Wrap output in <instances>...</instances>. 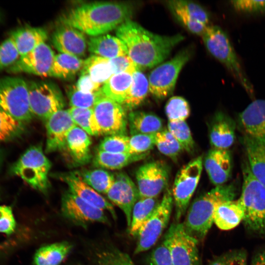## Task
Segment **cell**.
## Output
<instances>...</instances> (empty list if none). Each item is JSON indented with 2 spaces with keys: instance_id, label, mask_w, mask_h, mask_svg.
I'll list each match as a JSON object with an SVG mask.
<instances>
[{
  "instance_id": "603a6c76",
  "label": "cell",
  "mask_w": 265,
  "mask_h": 265,
  "mask_svg": "<svg viewBox=\"0 0 265 265\" xmlns=\"http://www.w3.org/2000/svg\"><path fill=\"white\" fill-rule=\"evenodd\" d=\"M234 121L223 112L215 114L210 131V141L212 148L228 150L235 140Z\"/></svg>"
},
{
  "instance_id": "8992f818",
  "label": "cell",
  "mask_w": 265,
  "mask_h": 265,
  "mask_svg": "<svg viewBox=\"0 0 265 265\" xmlns=\"http://www.w3.org/2000/svg\"><path fill=\"white\" fill-rule=\"evenodd\" d=\"M52 166L40 145L27 149L11 165L10 173L20 178L33 188L42 193L50 186L49 173Z\"/></svg>"
},
{
  "instance_id": "d590c367",
  "label": "cell",
  "mask_w": 265,
  "mask_h": 265,
  "mask_svg": "<svg viewBox=\"0 0 265 265\" xmlns=\"http://www.w3.org/2000/svg\"><path fill=\"white\" fill-rule=\"evenodd\" d=\"M84 60L68 54L59 53L55 55L50 76L69 79L81 70Z\"/></svg>"
},
{
  "instance_id": "f35d334b",
  "label": "cell",
  "mask_w": 265,
  "mask_h": 265,
  "mask_svg": "<svg viewBox=\"0 0 265 265\" xmlns=\"http://www.w3.org/2000/svg\"><path fill=\"white\" fill-rule=\"evenodd\" d=\"M24 126L0 107V142L19 137L24 130Z\"/></svg>"
},
{
  "instance_id": "f5cc1de1",
  "label": "cell",
  "mask_w": 265,
  "mask_h": 265,
  "mask_svg": "<svg viewBox=\"0 0 265 265\" xmlns=\"http://www.w3.org/2000/svg\"><path fill=\"white\" fill-rule=\"evenodd\" d=\"M16 224L12 208L8 206L0 205V233L11 234L15 229Z\"/></svg>"
},
{
  "instance_id": "9a60e30c",
  "label": "cell",
  "mask_w": 265,
  "mask_h": 265,
  "mask_svg": "<svg viewBox=\"0 0 265 265\" xmlns=\"http://www.w3.org/2000/svg\"><path fill=\"white\" fill-rule=\"evenodd\" d=\"M61 210L64 217L81 226L93 222L108 223L104 210L83 200L69 191L61 199Z\"/></svg>"
},
{
  "instance_id": "3957f363",
  "label": "cell",
  "mask_w": 265,
  "mask_h": 265,
  "mask_svg": "<svg viewBox=\"0 0 265 265\" xmlns=\"http://www.w3.org/2000/svg\"><path fill=\"white\" fill-rule=\"evenodd\" d=\"M236 187L233 184L215 186L191 204L183 223L186 232L198 241L204 239L213 223L216 208L221 203L234 200Z\"/></svg>"
},
{
  "instance_id": "74e56055",
  "label": "cell",
  "mask_w": 265,
  "mask_h": 265,
  "mask_svg": "<svg viewBox=\"0 0 265 265\" xmlns=\"http://www.w3.org/2000/svg\"><path fill=\"white\" fill-rule=\"evenodd\" d=\"M67 110L76 126L90 136L101 135L93 108L70 107Z\"/></svg>"
},
{
  "instance_id": "c3c4849f",
  "label": "cell",
  "mask_w": 265,
  "mask_h": 265,
  "mask_svg": "<svg viewBox=\"0 0 265 265\" xmlns=\"http://www.w3.org/2000/svg\"><path fill=\"white\" fill-rule=\"evenodd\" d=\"M167 4L176 18L191 32L201 35L208 26L192 19L184 11L174 4L171 0Z\"/></svg>"
},
{
  "instance_id": "f6af8a7d",
  "label": "cell",
  "mask_w": 265,
  "mask_h": 265,
  "mask_svg": "<svg viewBox=\"0 0 265 265\" xmlns=\"http://www.w3.org/2000/svg\"><path fill=\"white\" fill-rule=\"evenodd\" d=\"M129 138L126 134L107 135L100 142L98 150L112 153H129Z\"/></svg>"
},
{
  "instance_id": "2e32d148",
  "label": "cell",
  "mask_w": 265,
  "mask_h": 265,
  "mask_svg": "<svg viewBox=\"0 0 265 265\" xmlns=\"http://www.w3.org/2000/svg\"><path fill=\"white\" fill-rule=\"evenodd\" d=\"M54 57L53 50L43 42L27 54L20 57L6 71L12 74L26 73L39 76H50Z\"/></svg>"
},
{
  "instance_id": "ab89813d",
  "label": "cell",
  "mask_w": 265,
  "mask_h": 265,
  "mask_svg": "<svg viewBox=\"0 0 265 265\" xmlns=\"http://www.w3.org/2000/svg\"><path fill=\"white\" fill-rule=\"evenodd\" d=\"M165 111L168 122L186 121L190 115V109L187 101L180 96H173L167 101Z\"/></svg>"
},
{
  "instance_id": "6da1fadb",
  "label": "cell",
  "mask_w": 265,
  "mask_h": 265,
  "mask_svg": "<svg viewBox=\"0 0 265 265\" xmlns=\"http://www.w3.org/2000/svg\"><path fill=\"white\" fill-rule=\"evenodd\" d=\"M116 34L126 45L128 55L140 70L153 68L162 62L184 39L179 34H155L131 19L120 25Z\"/></svg>"
},
{
  "instance_id": "681fc988",
  "label": "cell",
  "mask_w": 265,
  "mask_h": 265,
  "mask_svg": "<svg viewBox=\"0 0 265 265\" xmlns=\"http://www.w3.org/2000/svg\"><path fill=\"white\" fill-rule=\"evenodd\" d=\"M171 1L184 11L193 20L208 26L209 21L208 14L199 4L187 0H174Z\"/></svg>"
},
{
  "instance_id": "9f6ffc18",
  "label": "cell",
  "mask_w": 265,
  "mask_h": 265,
  "mask_svg": "<svg viewBox=\"0 0 265 265\" xmlns=\"http://www.w3.org/2000/svg\"><path fill=\"white\" fill-rule=\"evenodd\" d=\"M101 85L94 81L86 73H81L76 87L80 91L85 93H93L101 89Z\"/></svg>"
},
{
  "instance_id": "277c9868",
  "label": "cell",
  "mask_w": 265,
  "mask_h": 265,
  "mask_svg": "<svg viewBox=\"0 0 265 265\" xmlns=\"http://www.w3.org/2000/svg\"><path fill=\"white\" fill-rule=\"evenodd\" d=\"M201 36L211 55L226 68L250 97H253V86L226 33L217 26H208Z\"/></svg>"
},
{
  "instance_id": "e0dca14e",
  "label": "cell",
  "mask_w": 265,
  "mask_h": 265,
  "mask_svg": "<svg viewBox=\"0 0 265 265\" xmlns=\"http://www.w3.org/2000/svg\"><path fill=\"white\" fill-rule=\"evenodd\" d=\"M114 176V183L106 195L124 212L129 228L133 207L140 198L139 191L137 186L125 173L119 172Z\"/></svg>"
},
{
  "instance_id": "ba28073f",
  "label": "cell",
  "mask_w": 265,
  "mask_h": 265,
  "mask_svg": "<svg viewBox=\"0 0 265 265\" xmlns=\"http://www.w3.org/2000/svg\"><path fill=\"white\" fill-rule=\"evenodd\" d=\"M191 55L190 48H185L151 72L148 78L149 92L155 98L162 100L172 93L180 72Z\"/></svg>"
},
{
  "instance_id": "e575fe53",
  "label": "cell",
  "mask_w": 265,
  "mask_h": 265,
  "mask_svg": "<svg viewBox=\"0 0 265 265\" xmlns=\"http://www.w3.org/2000/svg\"><path fill=\"white\" fill-rule=\"evenodd\" d=\"M81 73L87 74L100 85L104 84L113 75L109 59L95 55L84 60Z\"/></svg>"
},
{
  "instance_id": "60d3db41",
  "label": "cell",
  "mask_w": 265,
  "mask_h": 265,
  "mask_svg": "<svg viewBox=\"0 0 265 265\" xmlns=\"http://www.w3.org/2000/svg\"><path fill=\"white\" fill-rule=\"evenodd\" d=\"M155 146L161 153L172 159H175L184 150L168 129L155 134Z\"/></svg>"
},
{
  "instance_id": "ffe728a7",
  "label": "cell",
  "mask_w": 265,
  "mask_h": 265,
  "mask_svg": "<svg viewBox=\"0 0 265 265\" xmlns=\"http://www.w3.org/2000/svg\"><path fill=\"white\" fill-rule=\"evenodd\" d=\"M245 135L265 141V99L255 100L238 115Z\"/></svg>"
},
{
  "instance_id": "cb8c5ba5",
  "label": "cell",
  "mask_w": 265,
  "mask_h": 265,
  "mask_svg": "<svg viewBox=\"0 0 265 265\" xmlns=\"http://www.w3.org/2000/svg\"><path fill=\"white\" fill-rule=\"evenodd\" d=\"M90 135L77 126L69 132L66 141V149L73 161L78 165H84L91 159Z\"/></svg>"
},
{
  "instance_id": "7dc6e473",
  "label": "cell",
  "mask_w": 265,
  "mask_h": 265,
  "mask_svg": "<svg viewBox=\"0 0 265 265\" xmlns=\"http://www.w3.org/2000/svg\"><path fill=\"white\" fill-rule=\"evenodd\" d=\"M155 146V134H137L129 138V153L141 154L148 153Z\"/></svg>"
},
{
  "instance_id": "5b68a950",
  "label": "cell",
  "mask_w": 265,
  "mask_h": 265,
  "mask_svg": "<svg viewBox=\"0 0 265 265\" xmlns=\"http://www.w3.org/2000/svg\"><path fill=\"white\" fill-rule=\"evenodd\" d=\"M242 174L238 198L244 209L242 222L249 232L265 237V186L253 175L247 162L243 167Z\"/></svg>"
},
{
  "instance_id": "836d02e7",
  "label": "cell",
  "mask_w": 265,
  "mask_h": 265,
  "mask_svg": "<svg viewBox=\"0 0 265 265\" xmlns=\"http://www.w3.org/2000/svg\"><path fill=\"white\" fill-rule=\"evenodd\" d=\"M149 91L148 79L139 69L132 74V80L128 96L122 105L127 111L138 107L145 99Z\"/></svg>"
},
{
  "instance_id": "8fae6325",
  "label": "cell",
  "mask_w": 265,
  "mask_h": 265,
  "mask_svg": "<svg viewBox=\"0 0 265 265\" xmlns=\"http://www.w3.org/2000/svg\"><path fill=\"white\" fill-rule=\"evenodd\" d=\"M173 204L171 191L166 189L157 208L137 236L135 254L147 251L156 243L169 222Z\"/></svg>"
},
{
  "instance_id": "5bb4252c",
  "label": "cell",
  "mask_w": 265,
  "mask_h": 265,
  "mask_svg": "<svg viewBox=\"0 0 265 265\" xmlns=\"http://www.w3.org/2000/svg\"><path fill=\"white\" fill-rule=\"evenodd\" d=\"M135 178L140 198L157 197L167 186L169 169L163 162H149L138 168Z\"/></svg>"
},
{
  "instance_id": "6f0895ef",
  "label": "cell",
  "mask_w": 265,
  "mask_h": 265,
  "mask_svg": "<svg viewBox=\"0 0 265 265\" xmlns=\"http://www.w3.org/2000/svg\"><path fill=\"white\" fill-rule=\"evenodd\" d=\"M251 265H265V248L261 249L254 255Z\"/></svg>"
},
{
  "instance_id": "f546056e",
  "label": "cell",
  "mask_w": 265,
  "mask_h": 265,
  "mask_svg": "<svg viewBox=\"0 0 265 265\" xmlns=\"http://www.w3.org/2000/svg\"><path fill=\"white\" fill-rule=\"evenodd\" d=\"M133 72L113 75L101 87L105 96L122 105L129 93Z\"/></svg>"
},
{
  "instance_id": "d4e9b609",
  "label": "cell",
  "mask_w": 265,
  "mask_h": 265,
  "mask_svg": "<svg viewBox=\"0 0 265 265\" xmlns=\"http://www.w3.org/2000/svg\"><path fill=\"white\" fill-rule=\"evenodd\" d=\"M87 45L89 52L108 59L128 55L124 42L118 37L108 34L90 37Z\"/></svg>"
},
{
  "instance_id": "7c38bea8",
  "label": "cell",
  "mask_w": 265,
  "mask_h": 265,
  "mask_svg": "<svg viewBox=\"0 0 265 265\" xmlns=\"http://www.w3.org/2000/svg\"><path fill=\"white\" fill-rule=\"evenodd\" d=\"M29 104L31 112L46 121L56 111L63 109L65 101L57 86L49 82L31 81L28 83Z\"/></svg>"
},
{
  "instance_id": "4dcf8cb0",
  "label": "cell",
  "mask_w": 265,
  "mask_h": 265,
  "mask_svg": "<svg viewBox=\"0 0 265 265\" xmlns=\"http://www.w3.org/2000/svg\"><path fill=\"white\" fill-rule=\"evenodd\" d=\"M148 153L141 154L112 153L98 150L93 159L95 166L102 169L116 170L146 158Z\"/></svg>"
},
{
  "instance_id": "52a82bcc",
  "label": "cell",
  "mask_w": 265,
  "mask_h": 265,
  "mask_svg": "<svg viewBox=\"0 0 265 265\" xmlns=\"http://www.w3.org/2000/svg\"><path fill=\"white\" fill-rule=\"evenodd\" d=\"M0 107L24 125L33 117L28 83L19 77H0Z\"/></svg>"
},
{
  "instance_id": "db71d44e",
  "label": "cell",
  "mask_w": 265,
  "mask_h": 265,
  "mask_svg": "<svg viewBox=\"0 0 265 265\" xmlns=\"http://www.w3.org/2000/svg\"><path fill=\"white\" fill-rule=\"evenodd\" d=\"M148 262L149 265H173L169 253L163 243L153 250Z\"/></svg>"
},
{
  "instance_id": "f907efd6",
  "label": "cell",
  "mask_w": 265,
  "mask_h": 265,
  "mask_svg": "<svg viewBox=\"0 0 265 265\" xmlns=\"http://www.w3.org/2000/svg\"><path fill=\"white\" fill-rule=\"evenodd\" d=\"M232 7L236 11L247 15L265 13V0H237L230 1Z\"/></svg>"
},
{
  "instance_id": "ee69618b",
  "label": "cell",
  "mask_w": 265,
  "mask_h": 265,
  "mask_svg": "<svg viewBox=\"0 0 265 265\" xmlns=\"http://www.w3.org/2000/svg\"><path fill=\"white\" fill-rule=\"evenodd\" d=\"M98 265H135L130 256L115 247H110L97 254Z\"/></svg>"
},
{
  "instance_id": "9c48e42d",
  "label": "cell",
  "mask_w": 265,
  "mask_h": 265,
  "mask_svg": "<svg viewBox=\"0 0 265 265\" xmlns=\"http://www.w3.org/2000/svg\"><path fill=\"white\" fill-rule=\"evenodd\" d=\"M198 242L186 232L183 223H178L171 225L162 243L173 265H198Z\"/></svg>"
},
{
  "instance_id": "30bf717a",
  "label": "cell",
  "mask_w": 265,
  "mask_h": 265,
  "mask_svg": "<svg viewBox=\"0 0 265 265\" xmlns=\"http://www.w3.org/2000/svg\"><path fill=\"white\" fill-rule=\"evenodd\" d=\"M203 169L201 157L184 165L176 176L171 191L177 221L185 214L199 183Z\"/></svg>"
},
{
  "instance_id": "7bdbcfd3",
  "label": "cell",
  "mask_w": 265,
  "mask_h": 265,
  "mask_svg": "<svg viewBox=\"0 0 265 265\" xmlns=\"http://www.w3.org/2000/svg\"><path fill=\"white\" fill-rule=\"evenodd\" d=\"M167 129L180 144L184 150L189 153L193 151L194 141L186 121L168 122Z\"/></svg>"
},
{
  "instance_id": "7402d4cb",
  "label": "cell",
  "mask_w": 265,
  "mask_h": 265,
  "mask_svg": "<svg viewBox=\"0 0 265 265\" xmlns=\"http://www.w3.org/2000/svg\"><path fill=\"white\" fill-rule=\"evenodd\" d=\"M204 165L211 182L215 186L224 185L229 179L232 167L228 150L212 148L208 152Z\"/></svg>"
},
{
  "instance_id": "1f68e13d",
  "label": "cell",
  "mask_w": 265,
  "mask_h": 265,
  "mask_svg": "<svg viewBox=\"0 0 265 265\" xmlns=\"http://www.w3.org/2000/svg\"><path fill=\"white\" fill-rule=\"evenodd\" d=\"M157 197L140 198L134 204L132 214L129 232L132 236H137L139 232L152 216L159 206Z\"/></svg>"
},
{
  "instance_id": "f1b7e54d",
  "label": "cell",
  "mask_w": 265,
  "mask_h": 265,
  "mask_svg": "<svg viewBox=\"0 0 265 265\" xmlns=\"http://www.w3.org/2000/svg\"><path fill=\"white\" fill-rule=\"evenodd\" d=\"M131 135L156 134L162 130L161 120L156 115L140 111H132L128 115Z\"/></svg>"
},
{
  "instance_id": "b9f144b4",
  "label": "cell",
  "mask_w": 265,
  "mask_h": 265,
  "mask_svg": "<svg viewBox=\"0 0 265 265\" xmlns=\"http://www.w3.org/2000/svg\"><path fill=\"white\" fill-rule=\"evenodd\" d=\"M67 91L71 107L93 108L100 99L105 97L102 88L95 93H85L79 90L76 86H71Z\"/></svg>"
},
{
  "instance_id": "4fadbf2b",
  "label": "cell",
  "mask_w": 265,
  "mask_h": 265,
  "mask_svg": "<svg viewBox=\"0 0 265 265\" xmlns=\"http://www.w3.org/2000/svg\"><path fill=\"white\" fill-rule=\"evenodd\" d=\"M93 110L101 135L126 134L128 115L121 105L104 97L95 104Z\"/></svg>"
},
{
  "instance_id": "ac0fdd59",
  "label": "cell",
  "mask_w": 265,
  "mask_h": 265,
  "mask_svg": "<svg viewBox=\"0 0 265 265\" xmlns=\"http://www.w3.org/2000/svg\"><path fill=\"white\" fill-rule=\"evenodd\" d=\"M46 122V152L52 153L65 149L68 134L76 126L68 110L56 111Z\"/></svg>"
},
{
  "instance_id": "11a10c76",
  "label": "cell",
  "mask_w": 265,
  "mask_h": 265,
  "mask_svg": "<svg viewBox=\"0 0 265 265\" xmlns=\"http://www.w3.org/2000/svg\"><path fill=\"white\" fill-rule=\"evenodd\" d=\"M109 61L113 75L125 72H134L138 69L128 55L115 57Z\"/></svg>"
},
{
  "instance_id": "83f0119b",
  "label": "cell",
  "mask_w": 265,
  "mask_h": 265,
  "mask_svg": "<svg viewBox=\"0 0 265 265\" xmlns=\"http://www.w3.org/2000/svg\"><path fill=\"white\" fill-rule=\"evenodd\" d=\"M10 37L22 57L28 53L41 43L45 42L47 34L42 28L26 26L14 30Z\"/></svg>"
},
{
  "instance_id": "44dd1931",
  "label": "cell",
  "mask_w": 265,
  "mask_h": 265,
  "mask_svg": "<svg viewBox=\"0 0 265 265\" xmlns=\"http://www.w3.org/2000/svg\"><path fill=\"white\" fill-rule=\"evenodd\" d=\"M52 41L60 53L79 58L85 54L87 43L85 36L83 32L75 28L60 25L53 33Z\"/></svg>"
},
{
  "instance_id": "7a4b0ae2",
  "label": "cell",
  "mask_w": 265,
  "mask_h": 265,
  "mask_svg": "<svg viewBox=\"0 0 265 265\" xmlns=\"http://www.w3.org/2000/svg\"><path fill=\"white\" fill-rule=\"evenodd\" d=\"M134 11L132 4L95 1L72 8L59 19L60 25L75 28L91 36L103 35L116 29L130 20Z\"/></svg>"
},
{
  "instance_id": "d6a6232c",
  "label": "cell",
  "mask_w": 265,
  "mask_h": 265,
  "mask_svg": "<svg viewBox=\"0 0 265 265\" xmlns=\"http://www.w3.org/2000/svg\"><path fill=\"white\" fill-rule=\"evenodd\" d=\"M72 245L68 241H61L39 248L34 256L35 265H59L68 255Z\"/></svg>"
},
{
  "instance_id": "8d00e7d4",
  "label": "cell",
  "mask_w": 265,
  "mask_h": 265,
  "mask_svg": "<svg viewBox=\"0 0 265 265\" xmlns=\"http://www.w3.org/2000/svg\"><path fill=\"white\" fill-rule=\"evenodd\" d=\"M77 172L84 182L100 194H106L115 179L113 174L101 168Z\"/></svg>"
},
{
  "instance_id": "484cf974",
  "label": "cell",
  "mask_w": 265,
  "mask_h": 265,
  "mask_svg": "<svg viewBox=\"0 0 265 265\" xmlns=\"http://www.w3.org/2000/svg\"><path fill=\"white\" fill-rule=\"evenodd\" d=\"M242 143L252 174L265 186V141L245 135Z\"/></svg>"
},
{
  "instance_id": "816d5d0a",
  "label": "cell",
  "mask_w": 265,
  "mask_h": 265,
  "mask_svg": "<svg viewBox=\"0 0 265 265\" xmlns=\"http://www.w3.org/2000/svg\"><path fill=\"white\" fill-rule=\"evenodd\" d=\"M209 265H247L246 252L242 249L229 251L218 257Z\"/></svg>"
},
{
  "instance_id": "bcb514c9",
  "label": "cell",
  "mask_w": 265,
  "mask_h": 265,
  "mask_svg": "<svg viewBox=\"0 0 265 265\" xmlns=\"http://www.w3.org/2000/svg\"><path fill=\"white\" fill-rule=\"evenodd\" d=\"M20 58L12 39L9 36L0 44V70L8 69Z\"/></svg>"
},
{
  "instance_id": "d6986e66",
  "label": "cell",
  "mask_w": 265,
  "mask_h": 265,
  "mask_svg": "<svg viewBox=\"0 0 265 265\" xmlns=\"http://www.w3.org/2000/svg\"><path fill=\"white\" fill-rule=\"evenodd\" d=\"M58 177L67 185L70 192L93 206L108 211L116 218L112 205L84 182L77 171L61 173Z\"/></svg>"
},
{
  "instance_id": "4316f807",
  "label": "cell",
  "mask_w": 265,
  "mask_h": 265,
  "mask_svg": "<svg viewBox=\"0 0 265 265\" xmlns=\"http://www.w3.org/2000/svg\"><path fill=\"white\" fill-rule=\"evenodd\" d=\"M244 212L239 199L231 200L220 204L216 208L213 222L222 230L235 228L243 221Z\"/></svg>"
},
{
  "instance_id": "680465c9",
  "label": "cell",
  "mask_w": 265,
  "mask_h": 265,
  "mask_svg": "<svg viewBox=\"0 0 265 265\" xmlns=\"http://www.w3.org/2000/svg\"><path fill=\"white\" fill-rule=\"evenodd\" d=\"M2 152H1V150L0 149V165H1V161H2Z\"/></svg>"
}]
</instances>
